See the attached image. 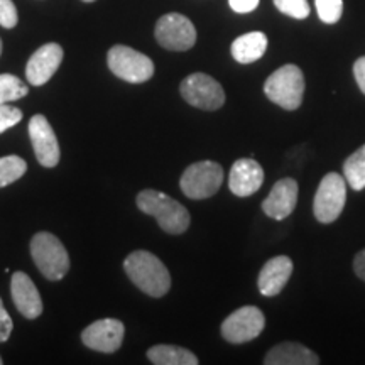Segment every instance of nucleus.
I'll use <instances>...</instances> for the list:
<instances>
[{"mask_svg": "<svg viewBox=\"0 0 365 365\" xmlns=\"http://www.w3.org/2000/svg\"><path fill=\"white\" fill-rule=\"evenodd\" d=\"M124 271L129 279L145 294L163 298L171 287V274L158 255L148 250H135L127 255Z\"/></svg>", "mask_w": 365, "mask_h": 365, "instance_id": "f257e3e1", "label": "nucleus"}, {"mask_svg": "<svg viewBox=\"0 0 365 365\" xmlns=\"http://www.w3.org/2000/svg\"><path fill=\"white\" fill-rule=\"evenodd\" d=\"M135 202L140 212L156 218L159 227L166 234L180 235L188 230L191 222L190 212L166 193L156 190H144L137 195Z\"/></svg>", "mask_w": 365, "mask_h": 365, "instance_id": "f03ea898", "label": "nucleus"}, {"mask_svg": "<svg viewBox=\"0 0 365 365\" xmlns=\"http://www.w3.org/2000/svg\"><path fill=\"white\" fill-rule=\"evenodd\" d=\"M31 255L36 267L49 281H59L70 271V255L56 235L39 232L31 240Z\"/></svg>", "mask_w": 365, "mask_h": 365, "instance_id": "7ed1b4c3", "label": "nucleus"}, {"mask_svg": "<svg viewBox=\"0 0 365 365\" xmlns=\"http://www.w3.org/2000/svg\"><path fill=\"white\" fill-rule=\"evenodd\" d=\"M266 97L284 110H298L304 95V76L299 66L284 65L264 83Z\"/></svg>", "mask_w": 365, "mask_h": 365, "instance_id": "20e7f679", "label": "nucleus"}, {"mask_svg": "<svg viewBox=\"0 0 365 365\" xmlns=\"http://www.w3.org/2000/svg\"><path fill=\"white\" fill-rule=\"evenodd\" d=\"M107 63L117 78L129 83H144L154 75L153 59L124 44L113 46L107 54Z\"/></svg>", "mask_w": 365, "mask_h": 365, "instance_id": "39448f33", "label": "nucleus"}, {"mask_svg": "<svg viewBox=\"0 0 365 365\" xmlns=\"http://www.w3.org/2000/svg\"><path fill=\"white\" fill-rule=\"evenodd\" d=\"M223 168L215 161H200L191 164L182 173L181 191L191 200H207L220 190Z\"/></svg>", "mask_w": 365, "mask_h": 365, "instance_id": "423d86ee", "label": "nucleus"}, {"mask_svg": "<svg viewBox=\"0 0 365 365\" xmlns=\"http://www.w3.org/2000/svg\"><path fill=\"white\" fill-rule=\"evenodd\" d=\"M346 202V181L339 173H328L319 182L313 213L319 223H333L341 215Z\"/></svg>", "mask_w": 365, "mask_h": 365, "instance_id": "0eeeda50", "label": "nucleus"}, {"mask_svg": "<svg viewBox=\"0 0 365 365\" xmlns=\"http://www.w3.org/2000/svg\"><path fill=\"white\" fill-rule=\"evenodd\" d=\"M181 97L200 110H218L225 103V91L215 78L193 73L181 81Z\"/></svg>", "mask_w": 365, "mask_h": 365, "instance_id": "6e6552de", "label": "nucleus"}, {"mask_svg": "<svg viewBox=\"0 0 365 365\" xmlns=\"http://www.w3.org/2000/svg\"><path fill=\"white\" fill-rule=\"evenodd\" d=\"M266 327L264 313L257 307H244L228 314L222 323V336L228 344H247L257 339Z\"/></svg>", "mask_w": 365, "mask_h": 365, "instance_id": "1a4fd4ad", "label": "nucleus"}, {"mask_svg": "<svg viewBox=\"0 0 365 365\" xmlns=\"http://www.w3.org/2000/svg\"><path fill=\"white\" fill-rule=\"evenodd\" d=\"M156 41L170 51H188L196 43V29L188 17L171 12L163 16L156 24Z\"/></svg>", "mask_w": 365, "mask_h": 365, "instance_id": "9d476101", "label": "nucleus"}, {"mask_svg": "<svg viewBox=\"0 0 365 365\" xmlns=\"http://www.w3.org/2000/svg\"><path fill=\"white\" fill-rule=\"evenodd\" d=\"M124 333L125 327L120 319L103 318L93 322L81 331V341L95 352L113 354L120 349Z\"/></svg>", "mask_w": 365, "mask_h": 365, "instance_id": "9b49d317", "label": "nucleus"}, {"mask_svg": "<svg viewBox=\"0 0 365 365\" xmlns=\"http://www.w3.org/2000/svg\"><path fill=\"white\" fill-rule=\"evenodd\" d=\"M29 137L31 144H33L36 159L41 166L54 168L58 166L59 158H61V150L54 134L51 124L44 115H34L29 120Z\"/></svg>", "mask_w": 365, "mask_h": 365, "instance_id": "f8f14e48", "label": "nucleus"}, {"mask_svg": "<svg viewBox=\"0 0 365 365\" xmlns=\"http://www.w3.org/2000/svg\"><path fill=\"white\" fill-rule=\"evenodd\" d=\"M63 48L56 43H48L36 51L33 56L29 58L26 65V78L33 86L46 85L53 78L54 73L58 71L59 65H61Z\"/></svg>", "mask_w": 365, "mask_h": 365, "instance_id": "ddd939ff", "label": "nucleus"}, {"mask_svg": "<svg viewBox=\"0 0 365 365\" xmlns=\"http://www.w3.org/2000/svg\"><path fill=\"white\" fill-rule=\"evenodd\" d=\"M298 182L293 178L279 180L262 202L264 213L274 220H284L294 212L296 203H298Z\"/></svg>", "mask_w": 365, "mask_h": 365, "instance_id": "4468645a", "label": "nucleus"}, {"mask_svg": "<svg viewBox=\"0 0 365 365\" xmlns=\"http://www.w3.org/2000/svg\"><path fill=\"white\" fill-rule=\"evenodd\" d=\"M11 296L17 312L27 319H36L43 313V299L38 287L26 272H14L11 277Z\"/></svg>", "mask_w": 365, "mask_h": 365, "instance_id": "2eb2a0df", "label": "nucleus"}, {"mask_svg": "<svg viewBox=\"0 0 365 365\" xmlns=\"http://www.w3.org/2000/svg\"><path fill=\"white\" fill-rule=\"evenodd\" d=\"M264 182V170L257 161L250 158L239 159L234 163L228 176V188L235 196L247 198L257 193Z\"/></svg>", "mask_w": 365, "mask_h": 365, "instance_id": "dca6fc26", "label": "nucleus"}, {"mask_svg": "<svg viewBox=\"0 0 365 365\" xmlns=\"http://www.w3.org/2000/svg\"><path fill=\"white\" fill-rule=\"evenodd\" d=\"M293 267V261L287 255H277V257L269 259L259 272L257 286L261 294L267 298L279 294L289 281Z\"/></svg>", "mask_w": 365, "mask_h": 365, "instance_id": "f3484780", "label": "nucleus"}, {"mask_svg": "<svg viewBox=\"0 0 365 365\" xmlns=\"http://www.w3.org/2000/svg\"><path fill=\"white\" fill-rule=\"evenodd\" d=\"M266 365H318V355L303 344L284 341L272 346L264 359Z\"/></svg>", "mask_w": 365, "mask_h": 365, "instance_id": "a211bd4d", "label": "nucleus"}, {"mask_svg": "<svg viewBox=\"0 0 365 365\" xmlns=\"http://www.w3.org/2000/svg\"><path fill=\"white\" fill-rule=\"evenodd\" d=\"M267 44V36L261 33V31H254V33H247L237 38L232 43L230 51L237 63L249 65V63L257 61V59H261L266 54Z\"/></svg>", "mask_w": 365, "mask_h": 365, "instance_id": "6ab92c4d", "label": "nucleus"}, {"mask_svg": "<svg viewBox=\"0 0 365 365\" xmlns=\"http://www.w3.org/2000/svg\"><path fill=\"white\" fill-rule=\"evenodd\" d=\"M148 359L156 365H196L198 357L188 349L178 345H154L148 350Z\"/></svg>", "mask_w": 365, "mask_h": 365, "instance_id": "aec40b11", "label": "nucleus"}, {"mask_svg": "<svg viewBox=\"0 0 365 365\" xmlns=\"http://www.w3.org/2000/svg\"><path fill=\"white\" fill-rule=\"evenodd\" d=\"M344 176L355 191L365 188V144L355 150L352 156L346 158L344 163Z\"/></svg>", "mask_w": 365, "mask_h": 365, "instance_id": "412c9836", "label": "nucleus"}, {"mask_svg": "<svg viewBox=\"0 0 365 365\" xmlns=\"http://www.w3.org/2000/svg\"><path fill=\"white\" fill-rule=\"evenodd\" d=\"M27 164L19 156H4L0 158V188L21 180L26 175Z\"/></svg>", "mask_w": 365, "mask_h": 365, "instance_id": "4be33fe9", "label": "nucleus"}, {"mask_svg": "<svg viewBox=\"0 0 365 365\" xmlns=\"http://www.w3.org/2000/svg\"><path fill=\"white\" fill-rule=\"evenodd\" d=\"M27 93H29V88L21 78L9 73L0 75V103L16 102V100L24 98Z\"/></svg>", "mask_w": 365, "mask_h": 365, "instance_id": "5701e85b", "label": "nucleus"}, {"mask_svg": "<svg viewBox=\"0 0 365 365\" xmlns=\"http://www.w3.org/2000/svg\"><path fill=\"white\" fill-rule=\"evenodd\" d=\"M318 17L325 24H335L344 12V0H314Z\"/></svg>", "mask_w": 365, "mask_h": 365, "instance_id": "b1692460", "label": "nucleus"}, {"mask_svg": "<svg viewBox=\"0 0 365 365\" xmlns=\"http://www.w3.org/2000/svg\"><path fill=\"white\" fill-rule=\"evenodd\" d=\"M277 11L293 17V19H307L309 16L308 0H274Z\"/></svg>", "mask_w": 365, "mask_h": 365, "instance_id": "393cba45", "label": "nucleus"}, {"mask_svg": "<svg viewBox=\"0 0 365 365\" xmlns=\"http://www.w3.org/2000/svg\"><path fill=\"white\" fill-rule=\"evenodd\" d=\"M22 120V112L17 107L12 105L0 103V134L9 129H12L14 125H17Z\"/></svg>", "mask_w": 365, "mask_h": 365, "instance_id": "a878e982", "label": "nucleus"}, {"mask_svg": "<svg viewBox=\"0 0 365 365\" xmlns=\"http://www.w3.org/2000/svg\"><path fill=\"white\" fill-rule=\"evenodd\" d=\"M17 21H19V14L12 0H0V26L12 29L17 26Z\"/></svg>", "mask_w": 365, "mask_h": 365, "instance_id": "bb28decb", "label": "nucleus"}, {"mask_svg": "<svg viewBox=\"0 0 365 365\" xmlns=\"http://www.w3.org/2000/svg\"><path fill=\"white\" fill-rule=\"evenodd\" d=\"M12 328H14V322L11 314H9V312L2 303V298H0V344L9 340V336H11L12 333Z\"/></svg>", "mask_w": 365, "mask_h": 365, "instance_id": "cd10ccee", "label": "nucleus"}, {"mask_svg": "<svg viewBox=\"0 0 365 365\" xmlns=\"http://www.w3.org/2000/svg\"><path fill=\"white\" fill-rule=\"evenodd\" d=\"M228 6L237 14H249L257 9L259 0H228Z\"/></svg>", "mask_w": 365, "mask_h": 365, "instance_id": "c85d7f7f", "label": "nucleus"}, {"mask_svg": "<svg viewBox=\"0 0 365 365\" xmlns=\"http://www.w3.org/2000/svg\"><path fill=\"white\" fill-rule=\"evenodd\" d=\"M354 76L357 81L359 88L365 95V56L359 58L354 65Z\"/></svg>", "mask_w": 365, "mask_h": 365, "instance_id": "c756f323", "label": "nucleus"}, {"mask_svg": "<svg viewBox=\"0 0 365 365\" xmlns=\"http://www.w3.org/2000/svg\"><path fill=\"white\" fill-rule=\"evenodd\" d=\"M354 271L360 279L365 281V249L360 250V252L355 255L354 259Z\"/></svg>", "mask_w": 365, "mask_h": 365, "instance_id": "7c9ffc66", "label": "nucleus"}, {"mask_svg": "<svg viewBox=\"0 0 365 365\" xmlns=\"http://www.w3.org/2000/svg\"><path fill=\"white\" fill-rule=\"evenodd\" d=\"M0 54H2V39H0Z\"/></svg>", "mask_w": 365, "mask_h": 365, "instance_id": "2f4dec72", "label": "nucleus"}, {"mask_svg": "<svg viewBox=\"0 0 365 365\" xmlns=\"http://www.w3.org/2000/svg\"><path fill=\"white\" fill-rule=\"evenodd\" d=\"M83 2H95V0H83Z\"/></svg>", "mask_w": 365, "mask_h": 365, "instance_id": "473e14b6", "label": "nucleus"}, {"mask_svg": "<svg viewBox=\"0 0 365 365\" xmlns=\"http://www.w3.org/2000/svg\"><path fill=\"white\" fill-rule=\"evenodd\" d=\"M4 364V360H2V357H0V365H2Z\"/></svg>", "mask_w": 365, "mask_h": 365, "instance_id": "72a5a7b5", "label": "nucleus"}]
</instances>
